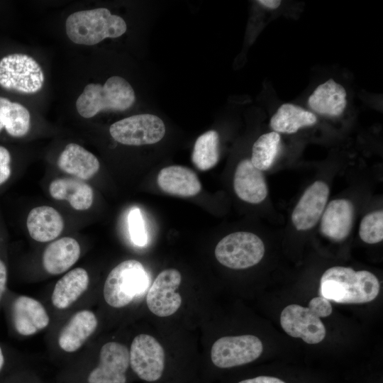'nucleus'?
I'll list each match as a JSON object with an SVG mask.
<instances>
[{
  "label": "nucleus",
  "instance_id": "nucleus-1",
  "mask_svg": "<svg viewBox=\"0 0 383 383\" xmlns=\"http://www.w3.org/2000/svg\"><path fill=\"white\" fill-rule=\"evenodd\" d=\"M379 289V282L372 272L335 266L323 274L319 294L337 303L363 304L374 300Z\"/></svg>",
  "mask_w": 383,
  "mask_h": 383
},
{
  "label": "nucleus",
  "instance_id": "nucleus-2",
  "mask_svg": "<svg viewBox=\"0 0 383 383\" xmlns=\"http://www.w3.org/2000/svg\"><path fill=\"white\" fill-rule=\"evenodd\" d=\"M126 30L123 18L112 14L106 8L74 12L65 22V30L70 40L84 45H94L108 38L120 37Z\"/></svg>",
  "mask_w": 383,
  "mask_h": 383
},
{
  "label": "nucleus",
  "instance_id": "nucleus-3",
  "mask_svg": "<svg viewBox=\"0 0 383 383\" xmlns=\"http://www.w3.org/2000/svg\"><path fill=\"white\" fill-rule=\"evenodd\" d=\"M135 100L129 82L121 77L113 76L104 85L88 84L77 99L76 109L81 116L89 118L103 110H126Z\"/></svg>",
  "mask_w": 383,
  "mask_h": 383
},
{
  "label": "nucleus",
  "instance_id": "nucleus-4",
  "mask_svg": "<svg viewBox=\"0 0 383 383\" xmlns=\"http://www.w3.org/2000/svg\"><path fill=\"white\" fill-rule=\"evenodd\" d=\"M149 284L148 274L138 260H127L109 272L104 285V298L113 308H122L143 294Z\"/></svg>",
  "mask_w": 383,
  "mask_h": 383
},
{
  "label": "nucleus",
  "instance_id": "nucleus-5",
  "mask_svg": "<svg viewBox=\"0 0 383 383\" xmlns=\"http://www.w3.org/2000/svg\"><path fill=\"white\" fill-rule=\"evenodd\" d=\"M262 240L255 234L238 231L223 238L216 245L217 260L231 269H246L257 265L265 254Z\"/></svg>",
  "mask_w": 383,
  "mask_h": 383
},
{
  "label": "nucleus",
  "instance_id": "nucleus-6",
  "mask_svg": "<svg viewBox=\"0 0 383 383\" xmlns=\"http://www.w3.org/2000/svg\"><path fill=\"white\" fill-rule=\"evenodd\" d=\"M44 79L41 67L28 55L11 54L0 60V86L6 89L33 94L43 88Z\"/></svg>",
  "mask_w": 383,
  "mask_h": 383
},
{
  "label": "nucleus",
  "instance_id": "nucleus-7",
  "mask_svg": "<svg viewBox=\"0 0 383 383\" xmlns=\"http://www.w3.org/2000/svg\"><path fill=\"white\" fill-rule=\"evenodd\" d=\"M165 126L158 116L149 114L133 115L113 123L109 128L111 137L126 145L154 144L165 134Z\"/></svg>",
  "mask_w": 383,
  "mask_h": 383
},
{
  "label": "nucleus",
  "instance_id": "nucleus-8",
  "mask_svg": "<svg viewBox=\"0 0 383 383\" xmlns=\"http://www.w3.org/2000/svg\"><path fill=\"white\" fill-rule=\"evenodd\" d=\"M262 350L261 340L253 335L225 336L213 344L211 358L216 367L230 368L254 361Z\"/></svg>",
  "mask_w": 383,
  "mask_h": 383
},
{
  "label": "nucleus",
  "instance_id": "nucleus-9",
  "mask_svg": "<svg viewBox=\"0 0 383 383\" xmlns=\"http://www.w3.org/2000/svg\"><path fill=\"white\" fill-rule=\"evenodd\" d=\"M129 358L132 370L141 379L155 382L161 377L165 368V351L152 335L135 336L131 345Z\"/></svg>",
  "mask_w": 383,
  "mask_h": 383
},
{
  "label": "nucleus",
  "instance_id": "nucleus-10",
  "mask_svg": "<svg viewBox=\"0 0 383 383\" xmlns=\"http://www.w3.org/2000/svg\"><path fill=\"white\" fill-rule=\"evenodd\" d=\"M182 282V275L176 269L162 271L150 287L146 303L149 310L159 317L174 314L181 306L182 296L177 289Z\"/></svg>",
  "mask_w": 383,
  "mask_h": 383
},
{
  "label": "nucleus",
  "instance_id": "nucleus-11",
  "mask_svg": "<svg viewBox=\"0 0 383 383\" xmlns=\"http://www.w3.org/2000/svg\"><path fill=\"white\" fill-rule=\"evenodd\" d=\"M280 323L290 336L301 338L309 344L321 342L326 336L325 326L311 307L297 304L286 306L281 313Z\"/></svg>",
  "mask_w": 383,
  "mask_h": 383
},
{
  "label": "nucleus",
  "instance_id": "nucleus-12",
  "mask_svg": "<svg viewBox=\"0 0 383 383\" xmlns=\"http://www.w3.org/2000/svg\"><path fill=\"white\" fill-rule=\"evenodd\" d=\"M129 365V350L126 345L106 343L100 350L99 365L89 373L88 383H126Z\"/></svg>",
  "mask_w": 383,
  "mask_h": 383
},
{
  "label": "nucleus",
  "instance_id": "nucleus-13",
  "mask_svg": "<svg viewBox=\"0 0 383 383\" xmlns=\"http://www.w3.org/2000/svg\"><path fill=\"white\" fill-rule=\"evenodd\" d=\"M329 196V188L323 181H316L304 192L293 210L292 221L298 231L313 227L325 209Z\"/></svg>",
  "mask_w": 383,
  "mask_h": 383
},
{
  "label": "nucleus",
  "instance_id": "nucleus-14",
  "mask_svg": "<svg viewBox=\"0 0 383 383\" xmlns=\"http://www.w3.org/2000/svg\"><path fill=\"white\" fill-rule=\"evenodd\" d=\"M12 318L16 331L25 336L39 332L50 322L49 316L41 303L26 296H18L14 300Z\"/></svg>",
  "mask_w": 383,
  "mask_h": 383
},
{
  "label": "nucleus",
  "instance_id": "nucleus-15",
  "mask_svg": "<svg viewBox=\"0 0 383 383\" xmlns=\"http://www.w3.org/2000/svg\"><path fill=\"white\" fill-rule=\"evenodd\" d=\"M233 187L241 200L250 204H259L267 195V183L262 172L248 159L238 163L234 174Z\"/></svg>",
  "mask_w": 383,
  "mask_h": 383
},
{
  "label": "nucleus",
  "instance_id": "nucleus-16",
  "mask_svg": "<svg viewBox=\"0 0 383 383\" xmlns=\"http://www.w3.org/2000/svg\"><path fill=\"white\" fill-rule=\"evenodd\" d=\"M354 206L345 199L331 201L322 214L321 231L327 238L341 241L345 239L353 227Z\"/></svg>",
  "mask_w": 383,
  "mask_h": 383
},
{
  "label": "nucleus",
  "instance_id": "nucleus-17",
  "mask_svg": "<svg viewBox=\"0 0 383 383\" xmlns=\"http://www.w3.org/2000/svg\"><path fill=\"white\" fill-rule=\"evenodd\" d=\"M157 183L162 192L181 197L194 196L201 189V184L196 173L182 165L162 168L157 174Z\"/></svg>",
  "mask_w": 383,
  "mask_h": 383
},
{
  "label": "nucleus",
  "instance_id": "nucleus-18",
  "mask_svg": "<svg viewBox=\"0 0 383 383\" xmlns=\"http://www.w3.org/2000/svg\"><path fill=\"white\" fill-rule=\"evenodd\" d=\"M97 325V318L92 311L82 310L76 313L60 333V348L67 353L78 350L93 334Z\"/></svg>",
  "mask_w": 383,
  "mask_h": 383
},
{
  "label": "nucleus",
  "instance_id": "nucleus-19",
  "mask_svg": "<svg viewBox=\"0 0 383 383\" xmlns=\"http://www.w3.org/2000/svg\"><path fill=\"white\" fill-rule=\"evenodd\" d=\"M81 248L73 238L63 237L50 243L43 254V265L50 274L68 270L79 260Z\"/></svg>",
  "mask_w": 383,
  "mask_h": 383
},
{
  "label": "nucleus",
  "instance_id": "nucleus-20",
  "mask_svg": "<svg viewBox=\"0 0 383 383\" xmlns=\"http://www.w3.org/2000/svg\"><path fill=\"white\" fill-rule=\"evenodd\" d=\"M30 236L38 242H49L57 238L63 231L64 221L53 207L40 206L29 212L26 221Z\"/></svg>",
  "mask_w": 383,
  "mask_h": 383
},
{
  "label": "nucleus",
  "instance_id": "nucleus-21",
  "mask_svg": "<svg viewBox=\"0 0 383 383\" xmlns=\"http://www.w3.org/2000/svg\"><path fill=\"white\" fill-rule=\"evenodd\" d=\"M57 166L63 172L81 180L89 179L100 167L97 157L76 143L66 145L57 160Z\"/></svg>",
  "mask_w": 383,
  "mask_h": 383
},
{
  "label": "nucleus",
  "instance_id": "nucleus-22",
  "mask_svg": "<svg viewBox=\"0 0 383 383\" xmlns=\"http://www.w3.org/2000/svg\"><path fill=\"white\" fill-rule=\"evenodd\" d=\"M345 88L332 79L318 85L308 99V104L316 112L331 116L340 115L347 104Z\"/></svg>",
  "mask_w": 383,
  "mask_h": 383
},
{
  "label": "nucleus",
  "instance_id": "nucleus-23",
  "mask_svg": "<svg viewBox=\"0 0 383 383\" xmlns=\"http://www.w3.org/2000/svg\"><path fill=\"white\" fill-rule=\"evenodd\" d=\"M49 193L56 200L67 201L77 211L89 209L94 200L92 188L77 178L54 179L49 185Z\"/></svg>",
  "mask_w": 383,
  "mask_h": 383
},
{
  "label": "nucleus",
  "instance_id": "nucleus-24",
  "mask_svg": "<svg viewBox=\"0 0 383 383\" xmlns=\"http://www.w3.org/2000/svg\"><path fill=\"white\" fill-rule=\"evenodd\" d=\"M89 282V274L84 268L69 271L55 285L51 296L53 306L59 309L70 307L87 289Z\"/></svg>",
  "mask_w": 383,
  "mask_h": 383
},
{
  "label": "nucleus",
  "instance_id": "nucleus-25",
  "mask_svg": "<svg viewBox=\"0 0 383 383\" xmlns=\"http://www.w3.org/2000/svg\"><path fill=\"white\" fill-rule=\"evenodd\" d=\"M316 121L313 113L296 105L284 104L272 116L270 126L277 133H294L303 127L314 125Z\"/></svg>",
  "mask_w": 383,
  "mask_h": 383
},
{
  "label": "nucleus",
  "instance_id": "nucleus-26",
  "mask_svg": "<svg viewBox=\"0 0 383 383\" xmlns=\"http://www.w3.org/2000/svg\"><path fill=\"white\" fill-rule=\"evenodd\" d=\"M30 115L23 105L0 96V132L4 128L13 137H22L29 131Z\"/></svg>",
  "mask_w": 383,
  "mask_h": 383
},
{
  "label": "nucleus",
  "instance_id": "nucleus-27",
  "mask_svg": "<svg viewBox=\"0 0 383 383\" xmlns=\"http://www.w3.org/2000/svg\"><path fill=\"white\" fill-rule=\"evenodd\" d=\"M219 157V136L216 131H206L196 140L192 160L198 170L206 171L213 168Z\"/></svg>",
  "mask_w": 383,
  "mask_h": 383
},
{
  "label": "nucleus",
  "instance_id": "nucleus-28",
  "mask_svg": "<svg viewBox=\"0 0 383 383\" xmlns=\"http://www.w3.org/2000/svg\"><path fill=\"white\" fill-rule=\"evenodd\" d=\"M281 138L272 131L260 136L254 143L250 161L260 171H265L273 165L280 148Z\"/></svg>",
  "mask_w": 383,
  "mask_h": 383
},
{
  "label": "nucleus",
  "instance_id": "nucleus-29",
  "mask_svg": "<svg viewBox=\"0 0 383 383\" xmlns=\"http://www.w3.org/2000/svg\"><path fill=\"white\" fill-rule=\"evenodd\" d=\"M361 240L369 244L383 240V211L379 210L367 214L361 221L359 228Z\"/></svg>",
  "mask_w": 383,
  "mask_h": 383
},
{
  "label": "nucleus",
  "instance_id": "nucleus-30",
  "mask_svg": "<svg viewBox=\"0 0 383 383\" xmlns=\"http://www.w3.org/2000/svg\"><path fill=\"white\" fill-rule=\"evenodd\" d=\"M128 230L132 242L138 247H144L148 243V235L143 214L140 209H132L128 217Z\"/></svg>",
  "mask_w": 383,
  "mask_h": 383
},
{
  "label": "nucleus",
  "instance_id": "nucleus-31",
  "mask_svg": "<svg viewBox=\"0 0 383 383\" xmlns=\"http://www.w3.org/2000/svg\"><path fill=\"white\" fill-rule=\"evenodd\" d=\"M308 306L315 311L320 318L330 316L333 310L330 301L321 296L311 299Z\"/></svg>",
  "mask_w": 383,
  "mask_h": 383
},
{
  "label": "nucleus",
  "instance_id": "nucleus-32",
  "mask_svg": "<svg viewBox=\"0 0 383 383\" xmlns=\"http://www.w3.org/2000/svg\"><path fill=\"white\" fill-rule=\"evenodd\" d=\"M11 155L9 150L0 145V185L11 176Z\"/></svg>",
  "mask_w": 383,
  "mask_h": 383
},
{
  "label": "nucleus",
  "instance_id": "nucleus-33",
  "mask_svg": "<svg viewBox=\"0 0 383 383\" xmlns=\"http://www.w3.org/2000/svg\"><path fill=\"white\" fill-rule=\"evenodd\" d=\"M238 383H285L280 379L268 377V376H259L252 379H248L240 381Z\"/></svg>",
  "mask_w": 383,
  "mask_h": 383
},
{
  "label": "nucleus",
  "instance_id": "nucleus-34",
  "mask_svg": "<svg viewBox=\"0 0 383 383\" xmlns=\"http://www.w3.org/2000/svg\"><path fill=\"white\" fill-rule=\"evenodd\" d=\"M7 270L4 262L0 259V300L6 289Z\"/></svg>",
  "mask_w": 383,
  "mask_h": 383
},
{
  "label": "nucleus",
  "instance_id": "nucleus-35",
  "mask_svg": "<svg viewBox=\"0 0 383 383\" xmlns=\"http://www.w3.org/2000/svg\"><path fill=\"white\" fill-rule=\"evenodd\" d=\"M257 2L270 9H277L279 6L281 1L279 0H260Z\"/></svg>",
  "mask_w": 383,
  "mask_h": 383
},
{
  "label": "nucleus",
  "instance_id": "nucleus-36",
  "mask_svg": "<svg viewBox=\"0 0 383 383\" xmlns=\"http://www.w3.org/2000/svg\"><path fill=\"white\" fill-rule=\"evenodd\" d=\"M4 362V355L2 353L1 348L0 347V370H1Z\"/></svg>",
  "mask_w": 383,
  "mask_h": 383
}]
</instances>
